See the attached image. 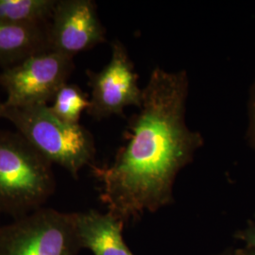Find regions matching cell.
<instances>
[{
  "label": "cell",
  "mask_w": 255,
  "mask_h": 255,
  "mask_svg": "<svg viewBox=\"0 0 255 255\" xmlns=\"http://www.w3.org/2000/svg\"><path fill=\"white\" fill-rule=\"evenodd\" d=\"M188 89L185 71L154 68L129 121L126 144L112 164L91 165L101 200L124 223L170 204L177 175L203 145L201 133L186 125Z\"/></svg>",
  "instance_id": "1"
},
{
  "label": "cell",
  "mask_w": 255,
  "mask_h": 255,
  "mask_svg": "<svg viewBox=\"0 0 255 255\" xmlns=\"http://www.w3.org/2000/svg\"><path fill=\"white\" fill-rule=\"evenodd\" d=\"M52 164L18 132L0 130V215L43 208L55 191Z\"/></svg>",
  "instance_id": "2"
},
{
  "label": "cell",
  "mask_w": 255,
  "mask_h": 255,
  "mask_svg": "<svg viewBox=\"0 0 255 255\" xmlns=\"http://www.w3.org/2000/svg\"><path fill=\"white\" fill-rule=\"evenodd\" d=\"M2 119L12 123L46 160L61 165L75 179L85 165L93 164L96 147L91 132L80 124L58 119L49 106L14 108L3 104Z\"/></svg>",
  "instance_id": "3"
},
{
  "label": "cell",
  "mask_w": 255,
  "mask_h": 255,
  "mask_svg": "<svg viewBox=\"0 0 255 255\" xmlns=\"http://www.w3.org/2000/svg\"><path fill=\"white\" fill-rule=\"evenodd\" d=\"M75 213L40 208L0 226V255H77Z\"/></svg>",
  "instance_id": "4"
},
{
  "label": "cell",
  "mask_w": 255,
  "mask_h": 255,
  "mask_svg": "<svg viewBox=\"0 0 255 255\" xmlns=\"http://www.w3.org/2000/svg\"><path fill=\"white\" fill-rule=\"evenodd\" d=\"M73 58L53 50L33 55L0 73V86L7 93L6 107L47 105L67 83Z\"/></svg>",
  "instance_id": "5"
},
{
  "label": "cell",
  "mask_w": 255,
  "mask_h": 255,
  "mask_svg": "<svg viewBox=\"0 0 255 255\" xmlns=\"http://www.w3.org/2000/svg\"><path fill=\"white\" fill-rule=\"evenodd\" d=\"M86 74L92 90L86 112L93 119L123 116L128 106L141 107L143 90L138 86V75L126 47L119 40L112 44V56L107 65L99 72L87 70Z\"/></svg>",
  "instance_id": "6"
},
{
  "label": "cell",
  "mask_w": 255,
  "mask_h": 255,
  "mask_svg": "<svg viewBox=\"0 0 255 255\" xmlns=\"http://www.w3.org/2000/svg\"><path fill=\"white\" fill-rule=\"evenodd\" d=\"M50 49L73 58L105 42V28L91 0H58L48 25Z\"/></svg>",
  "instance_id": "7"
},
{
  "label": "cell",
  "mask_w": 255,
  "mask_h": 255,
  "mask_svg": "<svg viewBox=\"0 0 255 255\" xmlns=\"http://www.w3.org/2000/svg\"><path fill=\"white\" fill-rule=\"evenodd\" d=\"M75 222L82 249L94 255H134L123 238L124 222L109 212L75 213Z\"/></svg>",
  "instance_id": "8"
},
{
  "label": "cell",
  "mask_w": 255,
  "mask_h": 255,
  "mask_svg": "<svg viewBox=\"0 0 255 255\" xmlns=\"http://www.w3.org/2000/svg\"><path fill=\"white\" fill-rule=\"evenodd\" d=\"M48 25H16L0 21V64L5 68L51 50Z\"/></svg>",
  "instance_id": "9"
},
{
  "label": "cell",
  "mask_w": 255,
  "mask_h": 255,
  "mask_svg": "<svg viewBox=\"0 0 255 255\" xmlns=\"http://www.w3.org/2000/svg\"><path fill=\"white\" fill-rule=\"evenodd\" d=\"M58 0H0V21L16 25H46Z\"/></svg>",
  "instance_id": "10"
},
{
  "label": "cell",
  "mask_w": 255,
  "mask_h": 255,
  "mask_svg": "<svg viewBox=\"0 0 255 255\" xmlns=\"http://www.w3.org/2000/svg\"><path fill=\"white\" fill-rule=\"evenodd\" d=\"M52 101L51 112L58 119L69 124H80L82 112L88 109L90 104L87 95L78 85L69 83L64 84Z\"/></svg>",
  "instance_id": "11"
},
{
  "label": "cell",
  "mask_w": 255,
  "mask_h": 255,
  "mask_svg": "<svg viewBox=\"0 0 255 255\" xmlns=\"http://www.w3.org/2000/svg\"><path fill=\"white\" fill-rule=\"evenodd\" d=\"M250 125L249 135L252 145L255 147V82L252 87L251 99H250Z\"/></svg>",
  "instance_id": "12"
},
{
  "label": "cell",
  "mask_w": 255,
  "mask_h": 255,
  "mask_svg": "<svg viewBox=\"0 0 255 255\" xmlns=\"http://www.w3.org/2000/svg\"><path fill=\"white\" fill-rule=\"evenodd\" d=\"M237 237L246 243L249 249L255 250V226H250L241 231Z\"/></svg>",
  "instance_id": "13"
},
{
  "label": "cell",
  "mask_w": 255,
  "mask_h": 255,
  "mask_svg": "<svg viewBox=\"0 0 255 255\" xmlns=\"http://www.w3.org/2000/svg\"><path fill=\"white\" fill-rule=\"evenodd\" d=\"M255 255V250L247 248L245 250L237 251V255Z\"/></svg>",
  "instance_id": "14"
},
{
  "label": "cell",
  "mask_w": 255,
  "mask_h": 255,
  "mask_svg": "<svg viewBox=\"0 0 255 255\" xmlns=\"http://www.w3.org/2000/svg\"><path fill=\"white\" fill-rule=\"evenodd\" d=\"M2 110H3V102H0V119H2Z\"/></svg>",
  "instance_id": "15"
},
{
  "label": "cell",
  "mask_w": 255,
  "mask_h": 255,
  "mask_svg": "<svg viewBox=\"0 0 255 255\" xmlns=\"http://www.w3.org/2000/svg\"><path fill=\"white\" fill-rule=\"evenodd\" d=\"M0 226H1V225H0Z\"/></svg>",
  "instance_id": "16"
}]
</instances>
